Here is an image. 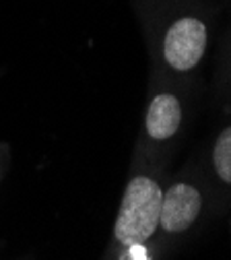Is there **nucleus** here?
I'll list each match as a JSON object with an SVG mask.
<instances>
[{
	"instance_id": "1",
	"label": "nucleus",
	"mask_w": 231,
	"mask_h": 260,
	"mask_svg": "<svg viewBox=\"0 0 231 260\" xmlns=\"http://www.w3.org/2000/svg\"><path fill=\"white\" fill-rule=\"evenodd\" d=\"M163 192L159 184L147 176L132 178L122 197V205L114 223V240L126 250L145 248L159 227Z\"/></svg>"
},
{
	"instance_id": "2",
	"label": "nucleus",
	"mask_w": 231,
	"mask_h": 260,
	"mask_svg": "<svg viewBox=\"0 0 231 260\" xmlns=\"http://www.w3.org/2000/svg\"><path fill=\"white\" fill-rule=\"evenodd\" d=\"M207 46V27L192 17L178 19L165 36L163 54L176 71H190L201 62Z\"/></svg>"
},
{
	"instance_id": "3",
	"label": "nucleus",
	"mask_w": 231,
	"mask_h": 260,
	"mask_svg": "<svg viewBox=\"0 0 231 260\" xmlns=\"http://www.w3.org/2000/svg\"><path fill=\"white\" fill-rule=\"evenodd\" d=\"M203 207L201 192L190 184H176L163 194L159 225L168 234H180L196 221Z\"/></svg>"
},
{
	"instance_id": "4",
	"label": "nucleus",
	"mask_w": 231,
	"mask_h": 260,
	"mask_svg": "<svg viewBox=\"0 0 231 260\" xmlns=\"http://www.w3.org/2000/svg\"><path fill=\"white\" fill-rule=\"evenodd\" d=\"M182 120L180 102L170 93H161L151 102L145 118L147 135L155 141H165L176 135V130Z\"/></svg>"
},
{
	"instance_id": "5",
	"label": "nucleus",
	"mask_w": 231,
	"mask_h": 260,
	"mask_svg": "<svg viewBox=\"0 0 231 260\" xmlns=\"http://www.w3.org/2000/svg\"><path fill=\"white\" fill-rule=\"evenodd\" d=\"M213 161L221 180H225L227 184H231V126L225 128L217 139L215 145V153H213Z\"/></svg>"
}]
</instances>
